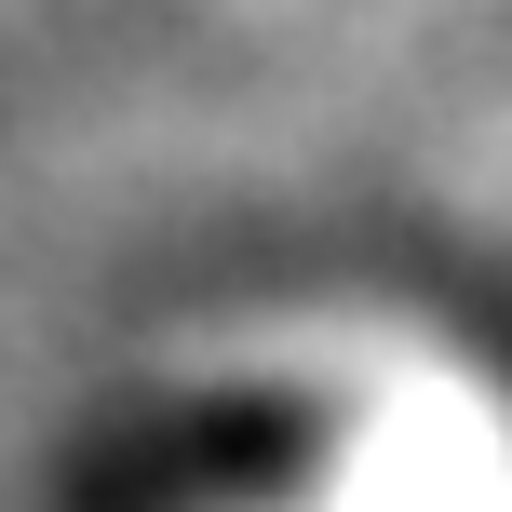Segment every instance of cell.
Segmentation results:
<instances>
[{
  "label": "cell",
  "mask_w": 512,
  "mask_h": 512,
  "mask_svg": "<svg viewBox=\"0 0 512 512\" xmlns=\"http://www.w3.org/2000/svg\"><path fill=\"white\" fill-rule=\"evenodd\" d=\"M108 459H122L108 499L135 512H297L337 472V405L324 391H203Z\"/></svg>",
  "instance_id": "1"
}]
</instances>
